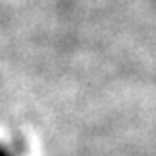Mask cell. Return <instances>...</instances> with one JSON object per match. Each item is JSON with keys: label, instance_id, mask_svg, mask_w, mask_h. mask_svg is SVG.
Returning a JSON list of instances; mask_svg holds the SVG:
<instances>
[{"label": "cell", "instance_id": "obj_1", "mask_svg": "<svg viewBox=\"0 0 156 156\" xmlns=\"http://www.w3.org/2000/svg\"><path fill=\"white\" fill-rule=\"evenodd\" d=\"M0 156H4V154H0Z\"/></svg>", "mask_w": 156, "mask_h": 156}]
</instances>
